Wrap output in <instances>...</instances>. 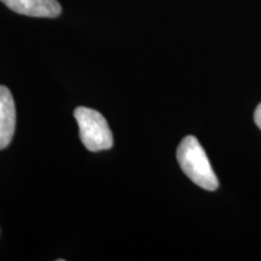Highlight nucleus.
<instances>
[{"mask_svg": "<svg viewBox=\"0 0 261 261\" xmlns=\"http://www.w3.org/2000/svg\"><path fill=\"white\" fill-rule=\"evenodd\" d=\"M74 117L79 126L81 143L90 151L108 150L114 145L112 129L106 117L94 109L79 107L74 110Z\"/></svg>", "mask_w": 261, "mask_h": 261, "instance_id": "f03ea898", "label": "nucleus"}, {"mask_svg": "<svg viewBox=\"0 0 261 261\" xmlns=\"http://www.w3.org/2000/svg\"><path fill=\"white\" fill-rule=\"evenodd\" d=\"M177 160L182 172L196 185L208 191L219 188V180L210 159L196 137L188 136L181 140L177 150Z\"/></svg>", "mask_w": 261, "mask_h": 261, "instance_id": "f257e3e1", "label": "nucleus"}, {"mask_svg": "<svg viewBox=\"0 0 261 261\" xmlns=\"http://www.w3.org/2000/svg\"><path fill=\"white\" fill-rule=\"evenodd\" d=\"M254 121H255L256 126L261 129V103L256 107L255 113H254Z\"/></svg>", "mask_w": 261, "mask_h": 261, "instance_id": "39448f33", "label": "nucleus"}, {"mask_svg": "<svg viewBox=\"0 0 261 261\" xmlns=\"http://www.w3.org/2000/svg\"><path fill=\"white\" fill-rule=\"evenodd\" d=\"M10 10L31 17H58L62 8L57 0H0Z\"/></svg>", "mask_w": 261, "mask_h": 261, "instance_id": "7ed1b4c3", "label": "nucleus"}, {"mask_svg": "<svg viewBox=\"0 0 261 261\" xmlns=\"http://www.w3.org/2000/svg\"><path fill=\"white\" fill-rule=\"evenodd\" d=\"M16 128L14 97L6 86H0V150L11 143Z\"/></svg>", "mask_w": 261, "mask_h": 261, "instance_id": "20e7f679", "label": "nucleus"}]
</instances>
